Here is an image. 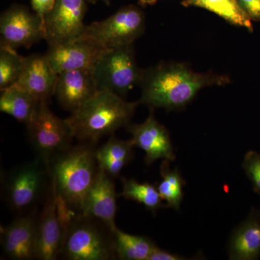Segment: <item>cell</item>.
I'll use <instances>...</instances> for the list:
<instances>
[{
    "mask_svg": "<svg viewBox=\"0 0 260 260\" xmlns=\"http://www.w3.org/2000/svg\"><path fill=\"white\" fill-rule=\"evenodd\" d=\"M230 83L229 77L213 73H196L184 63H160L143 70L139 85L140 104L150 109H182L202 89Z\"/></svg>",
    "mask_w": 260,
    "mask_h": 260,
    "instance_id": "cell-1",
    "label": "cell"
},
{
    "mask_svg": "<svg viewBox=\"0 0 260 260\" xmlns=\"http://www.w3.org/2000/svg\"><path fill=\"white\" fill-rule=\"evenodd\" d=\"M140 102H128L109 90H99L67 119L74 138L96 143L129 124Z\"/></svg>",
    "mask_w": 260,
    "mask_h": 260,
    "instance_id": "cell-2",
    "label": "cell"
},
{
    "mask_svg": "<svg viewBox=\"0 0 260 260\" xmlns=\"http://www.w3.org/2000/svg\"><path fill=\"white\" fill-rule=\"evenodd\" d=\"M92 143L70 147L51 160L48 172L58 196L70 210L80 213L85 196L96 177V149Z\"/></svg>",
    "mask_w": 260,
    "mask_h": 260,
    "instance_id": "cell-3",
    "label": "cell"
},
{
    "mask_svg": "<svg viewBox=\"0 0 260 260\" xmlns=\"http://www.w3.org/2000/svg\"><path fill=\"white\" fill-rule=\"evenodd\" d=\"M112 230L98 219L78 214L65 233L60 256L70 260L117 259Z\"/></svg>",
    "mask_w": 260,
    "mask_h": 260,
    "instance_id": "cell-4",
    "label": "cell"
},
{
    "mask_svg": "<svg viewBox=\"0 0 260 260\" xmlns=\"http://www.w3.org/2000/svg\"><path fill=\"white\" fill-rule=\"evenodd\" d=\"M29 139L38 158L48 167L54 157L71 147L74 138L67 119L55 115L49 107V102L38 104L31 120L26 125Z\"/></svg>",
    "mask_w": 260,
    "mask_h": 260,
    "instance_id": "cell-5",
    "label": "cell"
},
{
    "mask_svg": "<svg viewBox=\"0 0 260 260\" xmlns=\"http://www.w3.org/2000/svg\"><path fill=\"white\" fill-rule=\"evenodd\" d=\"M145 29L143 12L134 5L123 7L101 21L85 26L78 39L109 49L131 45L143 35Z\"/></svg>",
    "mask_w": 260,
    "mask_h": 260,
    "instance_id": "cell-6",
    "label": "cell"
},
{
    "mask_svg": "<svg viewBox=\"0 0 260 260\" xmlns=\"http://www.w3.org/2000/svg\"><path fill=\"white\" fill-rule=\"evenodd\" d=\"M76 215L58 196L50 181L38 220L37 259L55 260L60 257L65 233Z\"/></svg>",
    "mask_w": 260,
    "mask_h": 260,
    "instance_id": "cell-7",
    "label": "cell"
},
{
    "mask_svg": "<svg viewBox=\"0 0 260 260\" xmlns=\"http://www.w3.org/2000/svg\"><path fill=\"white\" fill-rule=\"evenodd\" d=\"M92 72L99 90H109L124 98L140 84L143 70L138 68L131 44L107 49Z\"/></svg>",
    "mask_w": 260,
    "mask_h": 260,
    "instance_id": "cell-8",
    "label": "cell"
},
{
    "mask_svg": "<svg viewBox=\"0 0 260 260\" xmlns=\"http://www.w3.org/2000/svg\"><path fill=\"white\" fill-rule=\"evenodd\" d=\"M46 166L39 159L10 172L4 181L5 200L10 209L22 212L31 208L44 189Z\"/></svg>",
    "mask_w": 260,
    "mask_h": 260,
    "instance_id": "cell-9",
    "label": "cell"
},
{
    "mask_svg": "<svg viewBox=\"0 0 260 260\" xmlns=\"http://www.w3.org/2000/svg\"><path fill=\"white\" fill-rule=\"evenodd\" d=\"M0 36V47L29 49L45 38L44 22L35 12L14 5L1 15Z\"/></svg>",
    "mask_w": 260,
    "mask_h": 260,
    "instance_id": "cell-10",
    "label": "cell"
},
{
    "mask_svg": "<svg viewBox=\"0 0 260 260\" xmlns=\"http://www.w3.org/2000/svg\"><path fill=\"white\" fill-rule=\"evenodd\" d=\"M90 0H55L44 19L45 39L49 47L78 39L86 25L84 23L87 2Z\"/></svg>",
    "mask_w": 260,
    "mask_h": 260,
    "instance_id": "cell-11",
    "label": "cell"
},
{
    "mask_svg": "<svg viewBox=\"0 0 260 260\" xmlns=\"http://www.w3.org/2000/svg\"><path fill=\"white\" fill-rule=\"evenodd\" d=\"M38 220L36 212H31L18 217L8 226L1 227V245L7 257L37 259Z\"/></svg>",
    "mask_w": 260,
    "mask_h": 260,
    "instance_id": "cell-12",
    "label": "cell"
},
{
    "mask_svg": "<svg viewBox=\"0 0 260 260\" xmlns=\"http://www.w3.org/2000/svg\"><path fill=\"white\" fill-rule=\"evenodd\" d=\"M127 130L133 135L135 146L145 152V161L150 165L159 159L173 161L175 160L170 135L167 128L158 122L153 112L141 124H129Z\"/></svg>",
    "mask_w": 260,
    "mask_h": 260,
    "instance_id": "cell-13",
    "label": "cell"
},
{
    "mask_svg": "<svg viewBox=\"0 0 260 260\" xmlns=\"http://www.w3.org/2000/svg\"><path fill=\"white\" fill-rule=\"evenodd\" d=\"M107 50L88 41L77 39L49 47L46 55L54 71L59 75L70 70H93L98 60Z\"/></svg>",
    "mask_w": 260,
    "mask_h": 260,
    "instance_id": "cell-14",
    "label": "cell"
},
{
    "mask_svg": "<svg viewBox=\"0 0 260 260\" xmlns=\"http://www.w3.org/2000/svg\"><path fill=\"white\" fill-rule=\"evenodd\" d=\"M116 200L117 194L112 177L99 168L96 177L85 196L80 213L98 219L114 229L116 226Z\"/></svg>",
    "mask_w": 260,
    "mask_h": 260,
    "instance_id": "cell-15",
    "label": "cell"
},
{
    "mask_svg": "<svg viewBox=\"0 0 260 260\" xmlns=\"http://www.w3.org/2000/svg\"><path fill=\"white\" fill-rule=\"evenodd\" d=\"M58 74L45 54L25 57L23 71L15 84L34 95L39 102H49L55 95Z\"/></svg>",
    "mask_w": 260,
    "mask_h": 260,
    "instance_id": "cell-16",
    "label": "cell"
},
{
    "mask_svg": "<svg viewBox=\"0 0 260 260\" xmlns=\"http://www.w3.org/2000/svg\"><path fill=\"white\" fill-rule=\"evenodd\" d=\"M98 91L92 70H70L58 75L54 95L61 107L72 113Z\"/></svg>",
    "mask_w": 260,
    "mask_h": 260,
    "instance_id": "cell-17",
    "label": "cell"
},
{
    "mask_svg": "<svg viewBox=\"0 0 260 260\" xmlns=\"http://www.w3.org/2000/svg\"><path fill=\"white\" fill-rule=\"evenodd\" d=\"M229 259L256 260L260 256V210L252 208L231 236Z\"/></svg>",
    "mask_w": 260,
    "mask_h": 260,
    "instance_id": "cell-18",
    "label": "cell"
},
{
    "mask_svg": "<svg viewBox=\"0 0 260 260\" xmlns=\"http://www.w3.org/2000/svg\"><path fill=\"white\" fill-rule=\"evenodd\" d=\"M131 139L122 140L112 136L105 144L96 149V158L99 169L110 177L119 175L134 157Z\"/></svg>",
    "mask_w": 260,
    "mask_h": 260,
    "instance_id": "cell-19",
    "label": "cell"
},
{
    "mask_svg": "<svg viewBox=\"0 0 260 260\" xmlns=\"http://www.w3.org/2000/svg\"><path fill=\"white\" fill-rule=\"evenodd\" d=\"M39 102L31 93L14 85L2 91L0 111L26 126L31 120Z\"/></svg>",
    "mask_w": 260,
    "mask_h": 260,
    "instance_id": "cell-20",
    "label": "cell"
},
{
    "mask_svg": "<svg viewBox=\"0 0 260 260\" xmlns=\"http://www.w3.org/2000/svg\"><path fill=\"white\" fill-rule=\"evenodd\" d=\"M184 7H197L215 13L228 23L253 31L252 20L239 6L237 0H183Z\"/></svg>",
    "mask_w": 260,
    "mask_h": 260,
    "instance_id": "cell-21",
    "label": "cell"
},
{
    "mask_svg": "<svg viewBox=\"0 0 260 260\" xmlns=\"http://www.w3.org/2000/svg\"><path fill=\"white\" fill-rule=\"evenodd\" d=\"M112 232L116 254L119 259L148 260L157 246L149 238L127 234L117 226Z\"/></svg>",
    "mask_w": 260,
    "mask_h": 260,
    "instance_id": "cell-22",
    "label": "cell"
},
{
    "mask_svg": "<svg viewBox=\"0 0 260 260\" xmlns=\"http://www.w3.org/2000/svg\"><path fill=\"white\" fill-rule=\"evenodd\" d=\"M160 170L162 180L157 186L159 194L166 201V206L179 210L184 197L183 187L185 181L177 169H171L169 160H164Z\"/></svg>",
    "mask_w": 260,
    "mask_h": 260,
    "instance_id": "cell-23",
    "label": "cell"
},
{
    "mask_svg": "<svg viewBox=\"0 0 260 260\" xmlns=\"http://www.w3.org/2000/svg\"><path fill=\"white\" fill-rule=\"evenodd\" d=\"M121 196L126 200H133L144 205L147 209L155 212L166 206L162 203L157 186L150 183H140L133 179H121Z\"/></svg>",
    "mask_w": 260,
    "mask_h": 260,
    "instance_id": "cell-24",
    "label": "cell"
},
{
    "mask_svg": "<svg viewBox=\"0 0 260 260\" xmlns=\"http://www.w3.org/2000/svg\"><path fill=\"white\" fill-rule=\"evenodd\" d=\"M25 57L15 49L0 47V90L13 86L23 71Z\"/></svg>",
    "mask_w": 260,
    "mask_h": 260,
    "instance_id": "cell-25",
    "label": "cell"
},
{
    "mask_svg": "<svg viewBox=\"0 0 260 260\" xmlns=\"http://www.w3.org/2000/svg\"><path fill=\"white\" fill-rule=\"evenodd\" d=\"M242 168L254 191L260 195V153L254 150L248 151L244 155Z\"/></svg>",
    "mask_w": 260,
    "mask_h": 260,
    "instance_id": "cell-26",
    "label": "cell"
},
{
    "mask_svg": "<svg viewBox=\"0 0 260 260\" xmlns=\"http://www.w3.org/2000/svg\"><path fill=\"white\" fill-rule=\"evenodd\" d=\"M252 21H260V0H237Z\"/></svg>",
    "mask_w": 260,
    "mask_h": 260,
    "instance_id": "cell-27",
    "label": "cell"
},
{
    "mask_svg": "<svg viewBox=\"0 0 260 260\" xmlns=\"http://www.w3.org/2000/svg\"><path fill=\"white\" fill-rule=\"evenodd\" d=\"M55 0H31L32 10L43 20L54 7Z\"/></svg>",
    "mask_w": 260,
    "mask_h": 260,
    "instance_id": "cell-28",
    "label": "cell"
},
{
    "mask_svg": "<svg viewBox=\"0 0 260 260\" xmlns=\"http://www.w3.org/2000/svg\"><path fill=\"white\" fill-rule=\"evenodd\" d=\"M186 259L184 256L173 254L170 251L164 250L158 246L153 249L148 260H184Z\"/></svg>",
    "mask_w": 260,
    "mask_h": 260,
    "instance_id": "cell-29",
    "label": "cell"
},
{
    "mask_svg": "<svg viewBox=\"0 0 260 260\" xmlns=\"http://www.w3.org/2000/svg\"><path fill=\"white\" fill-rule=\"evenodd\" d=\"M159 0H139L140 3L143 5H153Z\"/></svg>",
    "mask_w": 260,
    "mask_h": 260,
    "instance_id": "cell-30",
    "label": "cell"
},
{
    "mask_svg": "<svg viewBox=\"0 0 260 260\" xmlns=\"http://www.w3.org/2000/svg\"><path fill=\"white\" fill-rule=\"evenodd\" d=\"M102 1L104 2L106 4H109V1H110V0H102Z\"/></svg>",
    "mask_w": 260,
    "mask_h": 260,
    "instance_id": "cell-31",
    "label": "cell"
}]
</instances>
